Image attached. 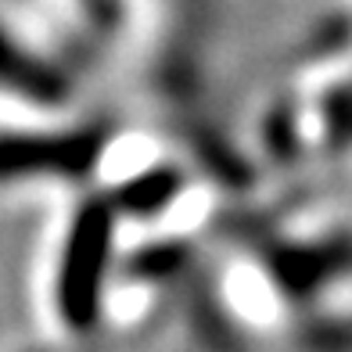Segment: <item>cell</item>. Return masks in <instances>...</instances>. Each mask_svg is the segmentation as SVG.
<instances>
[{"label":"cell","mask_w":352,"mask_h":352,"mask_svg":"<svg viewBox=\"0 0 352 352\" xmlns=\"http://www.w3.org/2000/svg\"><path fill=\"white\" fill-rule=\"evenodd\" d=\"M116 223L119 212L111 198H90L79 205V212L69 227L65 248L58 259L54 298L65 327L87 334L98 327L104 309V287L116 259Z\"/></svg>","instance_id":"cell-1"},{"label":"cell","mask_w":352,"mask_h":352,"mask_svg":"<svg viewBox=\"0 0 352 352\" xmlns=\"http://www.w3.org/2000/svg\"><path fill=\"white\" fill-rule=\"evenodd\" d=\"M104 140L94 130L76 133H4L0 137V184L29 176H83L101 162Z\"/></svg>","instance_id":"cell-2"},{"label":"cell","mask_w":352,"mask_h":352,"mask_svg":"<svg viewBox=\"0 0 352 352\" xmlns=\"http://www.w3.org/2000/svg\"><path fill=\"white\" fill-rule=\"evenodd\" d=\"M352 270V237H331L313 245H280L270 252V277L292 298H309L334 277Z\"/></svg>","instance_id":"cell-3"},{"label":"cell","mask_w":352,"mask_h":352,"mask_svg":"<svg viewBox=\"0 0 352 352\" xmlns=\"http://www.w3.org/2000/svg\"><path fill=\"white\" fill-rule=\"evenodd\" d=\"M0 90H11L36 104H61L69 98V83L51 61L25 51L0 29Z\"/></svg>","instance_id":"cell-4"},{"label":"cell","mask_w":352,"mask_h":352,"mask_svg":"<svg viewBox=\"0 0 352 352\" xmlns=\"http://www.w3.org/2000/svg\"><path fill=\"white\" fill-rule=\"evenodd\" d=\"M184 190V173L176 166H148L130 173L119 184V190L111 195L119 216H133V219H151L169 212V205L180 198Z\"/></svg>","instance_id":"cell-5"}]
</instances>
